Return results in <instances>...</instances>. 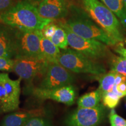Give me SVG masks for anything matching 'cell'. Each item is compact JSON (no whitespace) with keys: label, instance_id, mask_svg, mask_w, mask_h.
<instances>
[{"label":"cell","instance_id":"1","mask_svg":"<svg viewBox=\"0 0 126 126\" xmlns=\"http://www.w3.org/2000/svg\"><path fill=\"white\" fill-rule=\"evenodd\" d=\"M0 20L12 28L24 31H42L53 21L41 16L37 8L26 1L19 2L0 14Z\"/></svg>","mask_w":126,"mask_h":126},{"label":"cell","instance_id":"2","mask_svg":"<svg viewBox=\"0 0 126 126\" xmlns=\"http://www.w3.org/2000/svg\"><path fill=\"white\" fill-rule=\"evenodd\" d=\"M88 15L117 43L125 39L124 29L116 15L99 0H81Z\"/></svg>","mask_w":126,"mask_h":126},{"label":"cell","instance_id":"3","mask_svg":"<svg viewBox=\"0 0 126 126\" xmlns=\"http://www.w3.org/2000/svg\"><path fill=\"white\" fill-rule=\"evenodd\" d=\"M58 63L73 73L100 76L106 72V68L102 63L72 48L61 51Z\"/></svg>","mask_w":126,"mask_h":126},{"label":"cell","instance_id":"4","mask_svg":"<svg viewBox=\"0 0 126 126\" xmlns=\"http://www.w3.org/2000/svg\"><path fill=\"white\" fill-rule=\"evenodd\" d=\"M14 29V59L17 58L45 59L42 50L41 31H24Z\"/></svg>","mask_w":126,"mask_h":126},{"label":"cell","instance_id":"5","mask_svg":"<svg viewBox=\"0 0 126 126\" xmlns=\"http://www.w3.org/2000/svg\"><path fill=\"white\" fill-rule=\"evenodd\" d=\"M60 25L65 30L68 45L73 49L96 61L107 59L111 55L106 44L100 41L86 39L77 35L64 23H61Z\"/></svg>","mask_w":126,"mask_h":126},{"label":"cell","instance_id":"6","mask_svg":"<svg viewBox=\"0 0 126 126\" xmlns=\"http://www.w3.org/2000/svg\"><path fill=\"white\" fill-rule=\"evenodd\" d=\"M64 23L74 33L84 38L100 41L109 46H115L118 43L90 19L83 17L73 18Z\"/></svg>","mask_w":126,"mask_h":126},{"label":"cell","instance_id":"7","mask_svg":"<svg viewBox=\"0 0 126 126\" xmlns=\"http://www.w3.org/2000/svg\"><path fill=\"white\" fill-rule=\"evenodd\" d=\"M20 80L12 79L7 73L0 72V110L9 113L19 108L21 92Z\"/></svg>","mask_w":126,"mask_h":126},{"label":"cell","instance_id":"8","mask_svg":"<svg viewBox=\"0 0 126 126\" xmlns=\"http://www.w3.org/2000/svg\"><path fill=\"white\" fill-rule=\"evenodd\" d=\"M106 107L103 103L93 108H78L66 116L65 126H98L106 116Z\"/></svg>","mask_w":126,"mask_h":126},{"label":"cell","instance_id":"9","mask_svg":"<svg viewBox=\"0 0 126 126\" xmlns=\"http://www.w3.org/2000/svg\"><path fill=\"white\" fill-rule=\"evenodd\" d=\"M75 81L73 72L58 63H49L38 87L53 89L70 85Z\"/></svg>","mask_w":126,"mask_h":126},{"label":"cell","instance_id":"10","mask_svg":"<svg viewBox=\"0 0 126 126\" xmlns=\"http://www.w3.org/2000/svg\"><path fill=\"white\" fill-rule=\"evenodd\" d=\"M14 61L13 72L28 83L37 76H43L49 64L45 59L33 58H17Z\"/></svg>","mask_w":126,"mask_h":126},{"label":"cell","instance_id":"11","mask_svg":"<svg viewBox=\"0 0 126 126\" xmlns=\"http://www.w3.org/2000/svg\"><path fill=\"white\" fill-rule=\"evenodd\" d=\"M33 96L41 100L50 99L59 103L71 106L75 103L77 91L72 85L53 89H47L39 87L30 88Z\"/></svg>","mask_w":126,"mask_h":126},{"label":"cell","instance_id":"12","mask_svg":"<svg viewBox=\"0 0 126 126\" xmlns=\"http://www.w3.org/2000/svg\"><path fill=\"white\" fill-rule=\"evenodd\" d=\"M37 9L42 17L54 20L66 15L67 4L66 0H42Z\"/></svg>","mask_w":126,"mask_h":126},{"label":"cell","instance_id":"13","mask_svg":"<svg viewBox=\"0 0 126 126\" xmlns=\"http://www.w3.org/2000/svg\"><path fill=\"white\" fill-rule=\"evenodd\" d=\"M45 109H35L24 111H18L9 113L1 120V126H23L32 118L47 115Z\"/></svg>","mask_w":126,"mask_h":126},{"label":"cell","instance_id":"14","mask_svg":"<svg viewBox=\"0 0 126 126\" xmlns=\"http://www.w3.org/2000/svg\"><path fill=\"white\" fill-rule=\"evenodd\" d=\"M0 57L14 58V29L0 24Z\"/></svg>","mask_w":126,"mask_h":126},{"label":"cell","instance_id":"15","mask_svg":"<svg viewBox=\"0 0 126 126\" xmlns=\"http://www.w3.org/2000/svg\"><path fill=\"white\" fill-rule=\"evenodd\" d=\"M41 45L44 58L48 63H58L60 50L50 39L45 37L42 32L41 33Z\"/></svg>","mask_w":126,"mask_h":126},{"label":"cell","instance_id":"16","mask_svg":"<svg viewBox=\"0 0 126 126\" xmlns=\"http://www.w3.org/2000/svg\"><path fill=\"white\" fill-rule=\"evenodd\" d=\"M117 17L126 31V8L123 0H99Z\"/></svg>","mask_w":126,"mask_h":126},{"label":"cell","instance_id":"17","mask_svg":"<svg viewBox=\"0 0 126 126\" xmlns=\"http://www.w3.org/2000/svg\"><path fill=\"white\" fill-rule=\"evenodd\" d=\"M102 100V94L98 89L87 93L78 99V108H93L98 106Z\"/></svg>","mask_w":126,"mask_h":126},{"label":"cell","instance_id":"18","mask_svg":"<svg viewBox=\"0 0 126 126\" xmlns=\"http://www.w3.org/2000/svg\"><path fill=\"white\" fill-rule=\"evenodd\" d=\"M117 72L110 71L102 75L99 79L98 89L101 92L102 94L105 93L112 91L115 85V79Z\"/></svg>","mask_w":126,"mask_h":126},{"label":"cell","instance_id":"19","mask_svg":"<svg viewBox=\"0 0 126 126\" xmlns=\"http://www.w3.org/2000/svg\"><path fill=\"white\" fill-rule=\"evenodd\" d=\"M50 40L60 49L65 50L68 48V46H69L65 30L60 25L57 26L56 31Z\"/></svg>","mask_w":126,"mask_h":126},{"label":"cell","instance_id":"20","mask_svg":"<svg viewBox=\"0 0 126 126\" xmlns=\"http://www.w3.org/2000/svg\"><path fill=\"white\" fill-rule=\"evenodd\" d=\"M110 67L111 71L126 77V58L114 56L110 61Z\"/></svg>","mask_w":126,"mask_h":126},{"label":"cell","instance_id":"21","mask_svg":"<svg viewBox=\"0 0 126 126\" xmlns=\"http://www.w3.org/2000/svg\"><path fill=\"white\" fill-rule=\"evenodd\" d=\"M120 99L121 97L113 91L106 92L102 94V103L106 108L111 109L117 106Z\"/></svg>","mask_w":126,"mask_h":126},{"label":"cell","instance_id":"22","mask_svg":"<svg viewBox=\"0 0 126 126\" xmlns=\"http://www.w3.org/2000/svg\"><path fill=\"white\" fill-rule=\"evenodd\" d=\"M23 126H57L48 117L39 116L32 118Z\"/></svg>","mask_w":126,"mask_h":126},{"label":"cell","instance_id":"23","mask_svg":"<svg viewBox=\"0 0 126 126\" xmlns=\"http://www.w3.org/2000/svg\"><path fill=\"white\" fill-rule=\"evenodd\" d=\"M109 122L111 126H126V120L118 115L114 109L110 113Z\"/></svg>","mask_w":126,"mask_h":126},{"label":"cell","instance_id":"24","mask_svg":"<svg viewBox=\"0 0 126 126\" xmlns=\"http://www.w3.org/2000/svg\"><path fill=\"white\" fill-rule=\"evenodd\" d=\"M14 63L15 61L14 59L0 57V71L13 72Z\"/></svg>","mask_w":126,"mask_h":126},{"label":"cell","instance_id":"25","mask_svg":"<svg viewBox=\"0 0 126 126\" xmlns=\"http://www.w3.org/2000/svg\"><path fill=\"white\" fill-rule=\"evenodd\" d=\"M58 25H55L54 23H51V22L48 24L42 30V32L43 35L46 38L50 39L51 37L54 34L56 31Z\"/></svg>","mask_w":126,"mask_h":126},{"label":"cell","instance_id":"26","mask_svg":"<svg viewBox=\"0 0 126 126\" xmlns=\"http://www.w3.org/2000/svg\"><path fill=\"white\" fill-rule=\"evenodd\" d=\"M112 91L116 92L121 98L125 96H126V82H123L117 85H114Z\"/></svg>","mask_w":126,"mask_h":126},{"label":"cell","instance_id":"27","mask_svg":"<svg viewBox=\"0 0 126 126\" xmlns=\"http://www.w3.org/2000/svg\"><path fill=\"white\" fill-rule=\"evenodd\" d=\"M13 7V0H0V14Z\"/></svg>","mask_w":126,"mask_h":126},{"label":"cell","instance_id":"28","mask_svg":"<svg viewBox=\"0 0 126 126\" xmlns=\"http://www.w3.org/2000/svg\"><path fill=\"white\" fill-rule=\"evenodd\" d=\"M115 51L120 55V56L126 58V48L124 47L123 42H120L115 46Z\"/></svg>","mask_w":126,"mask_h":126},{"label":"cell","instance_id":"29","mask_svg":"<svg viewBox=\"0 0 126 126\" xmlns=\"http://www.w3.org/2000/svg\"><path fill=\"white\" fill-rule=\"evenodd\" d=\"M123 1L124 4V5H125V7L126 8V0H123Z\"/></svg>","mask_w":126,"mask_h":126},{"label":"cell","instance_id":"30","mask_svg":"<svg viewBox=\"0 0 126 126\" xmlns=\"http://www.w3.org/2000/svg\"><path fill=\"white\" fill-rule=\"evenodd\" d=\"M0 113H1V110H0Z\"/></svg>","mask_w":126,"mask_h":126},{"label":"cell","instance_id":"31","mask_svg":"<svg viewBox=\"0 0 126 126\" xmlns=\"http://www.w3.org/2000/svg\"><path fill=\"white\" fill-rule=\"evenodd\" d=\"M125 42H126V41H125Z\"/></svg>","mask_w":126,"mask_h":126}]
</instances>
